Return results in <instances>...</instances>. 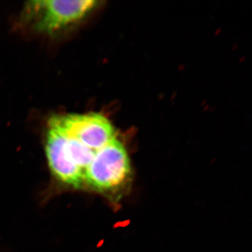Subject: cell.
I'll return each mask as SVG.
<instances>
[{"mask_svg": "<svg viewBox=\"0 0 252 252\" xmlns=\"http://www.w3.org/2000/svg\"><path fill=\"white\" fill-rule=\"evenodd\" d=\"M130 172L127 151L122 142L114 137L96 152L84 172V180L96 190H109L122 185Z\"/></svg>", "mask_w": 252, "mask_h": 252, "instance_id": "obj_1", "label": "cell"}, {"mask_svg": "<svg viewBox=\"0 0 252 252\" xmlns=\"http://www.w3.org/2000/svg\"><path fill=\"white\" fill-rule=\"evenodd\" d=\"M49 124L95 152L115 137L111 122L97 113L56 116Z\"/></svg>", "mask_w": 252, "mask_h": 252, "instance_id": "obj_2", "label": "cell"}, {"mask_svg": "<svg viewBox=\"0 0 252 252\" xmlns=\"http://www.w3.org/2000/svg\"><path fill=\"white\" fill-rule=\"evenodd\" d=\"M93 0H43L31 1L28 11L35 14V28L42 32H54L77 22L94 9Z\"/></svg>", "mask_w": 252, "mask_h": 252, "instance_id": "obj_3", "label": "cell"}]
</instances>
